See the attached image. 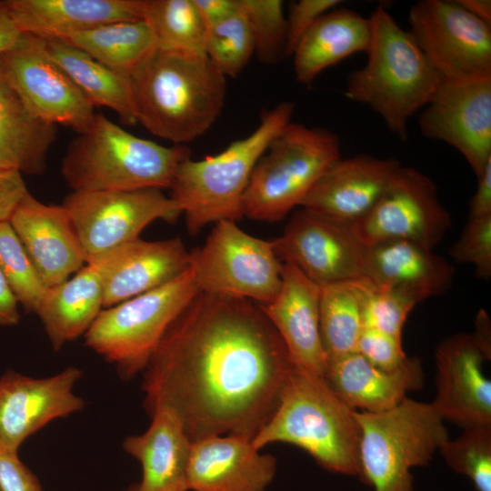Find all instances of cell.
<instances>
[{"label":"cell","mask_w":491,"mask_h":491,"mask_svg":"<svg viewBox=\"0 0 491 491\" xmlns=\"http://www.w3.org/2000/svg\"><path fill=\"white\" fill-rule=\"evenodd\" d=\"M450 256L456 262L473 264L476 276L488 280L491 276V215L470 218L450 249Z\"/></svg>","instance_id":"obj_40"},{"label":"cell","mask_w":491,"mask_h":491,"mask_svg":"<svg viewBox=\"0 0 491 491\" xmlns=\"http://www.w3.org/2000/svg\"><path fill=\"white\" fill-rule=\"evenodd\" d=\"M35 38L43 53L73 80L95 106L113 110L125 125L137 123L130 76L111 70L62 40Z\"/></svg>","instance_id":"obj_31"},{"label":"cell","mask_w":491,"mask_h":491,"mask_svg":"<svg viewBox=\"0 0 491 491\" xmlns=\"http://www.w3.org/2000/svg\"><path fill=\"white\" fill-rule=\"evenodd\" d=\"M193 2L206 28L226 19L240 7L239 0H193Z\"/></svg>","instance_id":"obj_45"},{"label":"cell","mask_w":491,"mask_h":491,"mask_svg":"<svg viewBox=\"0 0 491 491\" xmlns=\"http://www.w3.org/2000/svg\"><path fill=\"white\" fill-rule=\"evenodd\" d=\"M24 36L25 34L18 28L10 14L6 1H0V54L15 47Z\"/></svg>","instance_id":"obj_47"},{"label":"cell","mask_w":491,"mask_h":491,"mask_svg":"<svg viewBox=\"0 0 491 491\" xmlns=\"http://www.w3.org/2000/svg\"><path fill=\"white\" fill-rule=\"evenodd\" d=\"M147 429L128 436L124 450L142 468L138 491H188L187 466L192 441L178 416L161 407L150 415Z\"/></svg>","instance_id":"obj_27"},{"label":"cell","mask_w":491,"mask_h":491,"mask_svg":"<svg viewBox=\"0 0 491 491\" xmlns=\"http://www.w3.org/2000/svg\"><path fill=\"white\" fill-rule=\"evenodd\" d=\"M463 429L457 438L444 441L438 451L454 472L470 479L476 491H491V425Z\"/></svg>","instance_id":"obj_37"},{"label":"cell","mask_w":491,"mask_h":491,"mask_svg":"<svg viewBox=\"0 0 491 491\" xmlns=\"http://www.w3.org/2000/svg\"><path fill=\"white\" fill-rule=\"evenodd\" d=\"M407 20L408 32L444 80L491 76V26L456 0H420Z\"/></svg>","instance_id":"obj_12"},{"label":"cell","mask_w":491,"mask_h":491,"mask_svg":"<svg viewBox=\"0 0 491 491\" xmlns=\"http://www.w3.org/2000/svg\"><path fill=\"white\" fill-rule=\"evenodd\" d=\"M484 354L490 359V321L487 314L480 310L476 320V332L472 334Z\"/></svg>","instance_id":"obj_49"},{"label":"cell","mask_w":491,"mask_h":491,"mask_svg":"<svg viewBox=\"0 0 491 491\" xmlns=\"http://www.w3.org/2000/svg\"><path fill=\"white\" fill-rule=\"evenodd\" d=\"M363 329L356 279L321 286L320 334L326 360L356 352Z\"/></svg>","instance_id":"obj_33"},{"label":"cell","mask_w":491,"mask_h":491,"mask_svg":"<svg viewBox=\"0 0 491 491\" xmlns=\"http://www.w3.org/2000/svg\"><path fill=\"white\" fill-rule=\"evenodd\" d=\"M188 263L189 252L181 238L138 237L89 264L100 275L106 308L170 282L187 269Z\"/></svg>","instance_id":"obj_20"},{"label":"cell","mask_w":491,"mask_h":491,"mask_svg":"<svg viewBox=\"0 0 491 491\" xmlns=\"http://www.w3.org/2000/svg\"><path fill=\"white\" fill-rule=\"evenodd\" d=\"M0 491H43L36 476L18 453L0 450Z\"/></svg>","instance_id":"obj_43"},{"label":"cell","mask_w":491,"mask_h":491,"mask_svg":"<svg viewBox=\"0 0 491 491\" xmlns=\"http://www.w3.org/2000/svg\"><path fill=\"white\" fill-rule=\"evenodd\" d=\"M28 193L20 172L0 168V224L9 223L16 207Z\"/></svg>","instance_id":"obj_44"},{"label":"cell","mask_w":491,"mask_h":491,"mask_svg":"<svg viewBox=\"0 0 491 491\" xmlns=\"http://www.w3.org/2000/svg\"><path fill=\"white\" fill-rule=\"evenodd\" d=\"M295 107L292 102H282L263 113L254 132L221 153L195 161L189 156L178 165L169 196L185 215L190 235L211 223L243 217V196L254 167L270 142L291 123Z\"/></svg>","instance_id":"obj_5"},{"label":"cell","mask_w":491,"mask_h":491,"mask_svg":"<svg viewBox=\"0 0 491 491\" xmlns=\"http://www.w3.org/2000/svg\"><path fill=\"white\" fill-rule=\"evenodd\" d=\"M198 292L187 267L155 289L104 308L85 334V345L129 380L144 371L168 326Z\"/></svg>","instance_id":"obj_9"},{"label":"cell","mask_w":491,"mask_h":491,"mask_svg":"<svg viewBox=\"0 0 491 491\" xmlns=\"http://www.w3.org/2000/svg\"><path fill=\"white\" fill-rule=\"evenodd\" d=\"M400 166L394 158L366 154L340 157L318 178L300 207L352 225L372 210Z\"/></svg>","instance_id":"obj_19"},{"label":"cell","mask_w":491,"mask_h":491,"mask_svg":"<svg viewBox=\"0 0 491 491\" xmlns=\"http://www.w3.org/2000/svg\"><path fill=\"white\" fill-rule=\"evenodd\" d=\"M188 268L199 292L271 303L282 286L283 263L273 241L255 237L234 221L215 223L205 243L189 252Z\"/></svg>","instance_id":"obj_10"},{"label":"cell","mask_w":491,"mask_h":491,"mask_svg":"<svg viewBox=\"0 0 491 491\" xmlns=\"http://www.w3.org/2000/svg\"><path fill=\"white\" fill-rule=\"evenodd\" d=\"M0 269L18 304L35 314L49 287L9 223L0 224Z\"/></svg>","instance_id":"obj_35"},{"label":"cell","mask_w":491,"mask_h":491,"mask_svg":"<svg viewBox=\"0 0 491 491\" xmlns=\"http://www.w3.org/2000/svg\"><path fill=\"white\" fill-rule=\"evenodd\" d=\"M341 157L339 137L322 127L289 123L270 142L243 196V216L282 220L301 204L323 173Z\"/></svg>","instance_id":"obj_8"},{"label":"cell","mask_w":491,"mask_h":491,"mask_svg":"<svg viewBox=\"0 0 491 491\" xmlns=\"http://www.w3.org/2000/svg\"><path fill=\"white\" fill-rule=\"evenodd\" d=\"M341 3L340 0H300L291 4L286 17L285 55H292L302 37L318 18Z\"/></svg>","instance_id":"obj_42"},{"label":"cell","mask_w":491,"mask_h":491,"mask_svg":"<svg viewBox=\"0 0 491 491\" xmlns=\"http://www.w3.org/2000/svg\"><path fill=\"white\" fill-rule=\"evenodd\" d=\"M62 41L130 77L157 48L153 32L144 19L105 24Z\"/></svg>","instance_id":"obj_32"},{"label":"cell","mask_w":491,"mask_h":491,"mask_svg":"<svg viewBox=\"0 0 491 491\" xmlns=\"http://www.w3.org/2000/svg\"><path fill=\"white\" fill-rule=\"evenodd\" d=\"M0 73L38 118L77 134L88 130L95 105L73 80L25 34L12 49L0 54Z\"/></svg>","instance_id":"obj_14"},{"label":"cell","mask_w":491,"mask_h":491,"mask_svg":"<svg viewBox=\"0 0 491 491\" xmlns=\"http://www.w3.org/2000/svg\"><path fill=\"white\" fill-rule=\"evenodd\" d=\"M104 309L100 275L85 264L65 282L49 287L35 315L54 350L84 336Z\"/></svg>","instance_id":"obj_29"},{"label":"cell","mask_w":491,"mask_h":491,"mask_svg":"<svg viewBox=\"0 0 491 491\" xmlns=\"http://www.w3.org/2000/svg\"><path fill=\"white\" fill-rule=\"evenodd\" d=\"M205 54L225 77L236 76L248 64L255 41L241 5L235 14L206 28Z\"/></svg>","instance_id":"obj_36"},{"label":"cell","mask_w":491,"mask_h":491,"mask_svg":"<svg viewBox=\"0 0 491 491\" xmlns=\"http://www.w3.org/2000/svg\"><path fill=\"white\" fill-rule=\"evenodd\" d=\"M18 302L0 269V326H12L19 323Z\"/></svg>","instance_id":"obj_48"},{"label":"cell","mask_w":491,"mask_h":491,"mask_svg":"<svg viewBox=\"0 0 491 491\" xmlns=\"http://www.w3.org/2000/svg\"><path fill=\"white\" fill-rule=\"evenodd\" d=\"M57 126L36 117L0 73V168L40 175Z\"/></svg>","instance_id":"obj_30"},{"label":"cell","mask_w":491,"mask_h":491,"mask_svg":"<svg viewBox=\"0 0 491 491\" xmlns=\"http://www.w3.org/2000/svg\"><path fill=\"white\" fill-rule=\"evenodd\" d=\"M356 352L374 366L386 372L398 370L409 359L403 350L401 338L368 328L362 330Z\"/></svg>","instance_id":"obj_41"},{"label":"cell","mask_w":491,"mask_h":491,"mask_svg":"<svg viewBox=\"0 0 491 491\" xmlns=\"http://www.w3.org/2000/svg\"><path fill=\"white\" fill-rule=\"evenodd\" d=\"M364 328L402 339L408 314L416 305L402 294L378 286L366 277L356 279Z\"/></svg>","instance_id":"obj_38"},{"label":"cell","mask_w":491,"mask_h":491,"mask_svg":"<svg viewBox=\"0 0 491 491\" xmlns=\"http://www.w3.org/2000/svg\"><path fill=\"white\" fill-rule=\"evenodd\" d=\"M477 178V188L470 201V218L491 215V161Z\"/></svg>","instance_id":"obj_46"},{"label":"cell","mask_w":491,"mask_h":491,"mask_svg":"<svg viewBox=\"0 0 491 491\" xmlns=\"http://www.w3.org/2000/svg\"><path fill=\"white\" fill-rule=\"evenodd\" d=\"M82 372L76 366L45 377L8 371L0 377V450L18 453L20 446L52 421L82 410L74 392Z\"/></svg>","instance_id":"obj_17"},{"label":"cell","mask_w":491,"mask_h":491,"mask_svg":"<svg viewBox=\"0 0 491 491\" xmlns=\"http://www.w3.org/2000/svg\"><path fill=\"white\" fill-rule=\"evenodd\" d=\"M142 19L157 48L206 55V27L193 0H144Z\"/></svg>","instance_id":"obj_34"},{"label":"cell","mask_w":491,"mask_h":491,"mask_svg":"<svg viewBox=\"0 0 491 491\" xmlns=\"http://www.w3.org/2000/svg\"><path fill=\"white\" fill-rule=\"evenodd\" d=\"M276 470V457L261 453L252 439L209 436L192 442L188 491H266Z\"/></svg>","instance_id":"obj_22"},{"label":"cell","mask_w":491,"mask_h":491,"mask_svg":"<svg viewBox=\"0 0 491 491\" xmlns=\"http://www.w3.org/2000/svg\"><path fill=\"white\" fill-rule=\"evenodd\" d=\"M125 491H138L137 483L128 486Z\"/></svg>","instance_id":"obj_51"},{"label":"cell","mask_w":491,"mask_h":491,"mask_svg":"<svg viewBox=\"0 0 491 491\" xmlns=\"http://www.w3.org/2000/svg\"><path fill=\"white\" fill-rule=\"evenodd\" d=\"M369 20L367 61L348 75L344 95L369 107L406 141L409 119L430 102L444 79L385 6L378 5Z\"/></svg>","instance_id":"obj_3"},{"label":"cell","mask_w":491,"mask_h":491,"mask_svg":"<svg viewBox=\"0 0 491 491\" xmlns=\"http://www.w3.org/2000/svg\"><path fill=\"white\" fill-rule=\"evenodd\" d=\"M450 225L434 182L422 172L401 165L372 210L351 227L365 246L408 240L432 250Z\"/></svg>","instance_id":"obj_13"},{"label":"cell","mask_w":491,"mask_h":491,"mask_svg":"<svg viewBox=\"0 0 491 491\" xmlns=\"http://www.w3.org/2000/svg\"><path fill=\"white\" fill-rule=\"evenodd\" d=\"M453 276L446 260L412 241L389 240L365 249L364 277L416 304L445 293Z\"/></svg>","instance_id":"obj_24"},{"label":"cell","mask_w":491,"mask_h":491,"mask_svg":"<svg viewBox=\"0 0 491 491\" xmlns=\"http://www.w3.org/2000/svg\"><path fill=\"white\" fill-rule=\"evenodd\" d=\"M6 3L22 33L63 40L105 24L140 20L144 0H6Z\"/></svg>","instance_id":"obj_26"},{"label":"cell","mask_w":491,"mask_h":491,"mask_svg":"<svg viewBox=\"0 0 491 491\" xmlns=\"http://www.w3.org/2000/svg\"><path fill=\"white\" fill-rule=\"evenodd\" d=\"M468 13L491 26L490 0H456Z\"/></svg>","instance_id":"obj_50"},{"label":"cell","mask_w":491,"mask_h":491,"mask_svg":"<svg viewBox=\"0 0 491 491\" xmlns=\"http://www.w3.org/2000/svg\"><path fill=\"white\" fill-rule=\"evenodd\" d=\"M273 241L276 256L325 286L364 276L366 246L351 225L301 207Z\"/></svg>","instance_id":"obj_15"},{"label":"cell","mask_w":491,"mask_h":491,"mask_svg":"<svg viewBox=\"0 0 491 491\" xmlns=\"http://www.w3.org/2000/svg\"><path fill=\"white\" fill-rule=\"evenodd\" d=\"M250 25L255 54L258 60L272 64L285 55L286 17L280 0H240Z\"/></svg>","instance_id":"obj_39"},{"label":"cell","mask_w":491,"mask_h":491,"mask_svg":"<svg viewBox=\"0 0 491 491\" xmlns=\"http://www.w3.org/2000/svg\"><path fill=\"white\" fill-rule=\"evenodd\" d=\"M323 378L349 407L364 412L388 410L424 384L421 362L416 357L409 358L396 371L386 372L356 352L328 358Z\"/></svg>","instance_id":"obj_25"},{"label":"cell","mask_w":491,"mask_h":491,"mask_svg":"<svg viewBox=\"0 0 491 491\" xmlns=\"http://www.w3.org/2000/svg\"><path fill=\"white\" fill-rule=\"evenodd\" d=\"M189 156L183 145L164 146L138 137L96 113L88 130L69 143L61 174L72 191L162 190Z\"/></svg>","instance_id":"obj_6"},{"label":"cell","mask_w":491,"mask_h":491,"mask_svg":"<svg viewBox=\"0 0 491 491\" xmlns=\"http://www.w3.org/2000/svg\"><path fill=\"white\" fill-rule=\"evenodd\" d=\"M225 78L206 55L156 48L131 75L136 121L160 138L190 143L221 114Z\"/></svg>","instance_id":"obj_2"},{"label":"cell","mask_w":491,"mask_h":491,"mask_svg":"<svg viewBox=\"0 0 491 491\" xmlns=\"http://www.w3.org/2000/svg\"><path fill=\"white\" fill-rule=\"evenodd\" d=\"M418 124L424 136L456 148L480 176L491 161V76L443 80Z\"/></svg>","instance_id":"obj_16"},{"label":"cell","mask_w":491,"mask_h":491,"mask_svg":"<svg viewBox=\"0 0 491 491\" xmlns=\"http://www.w3.org/2000/svg\"><path fill=\"white\" fill-rule=\"evenodd\" d=\"M9 224L48 287L65 282L85 265L76 230L62 205L44 204L28 193Z\"/></svg>","instance_id":"obj_21"},{"label":"cell","mask_w":491,"mask_h":491,"mask_svg":"<svg viewBox=\"0 0 491 491\" xmlns=\"http://www.w3.org/2000/svg\"><path fill=\"white\" fill-rule=\"evenodd\" d=\"M62 205L79 237L85 264L139 237L152 222L174 223L179 205L156 188L72 191Z\"/></svg>","instance_id":"obj_11"},{"label":"cell","mask_w":491,"mask_h":491,"mask_svg":"<svg viewBox=\"0 0 491 491\" xmlns=\"http://www.w3.org/2000/svg\"><path fill=\"white\" fill-rule=\"evenodd\" d=\"M349 407L322 376L296 366L284 383L278 404L253 446L274 443L300 447L324 469L360 476V427Z\"/></svg>","instance_id":"obj_4"},{"label":"cell","mask_w":491,"mask_h":491,"mask_svg":"<svg viewBox=\"0 0 491 491\" xmlns=\"http://www.w3.org/2000/svg\"><path fill=\"white\" fill-rule=\"evenodd\" d=\"M360 427L359 478L374 491H413L411 469L428 466L449 438L431 403L406 397L381 412L355 411Z\"/></svg>","instance_id":"obj_7"},{"label":"cell","mask_w":491,"mask_h":491,"mask_svg":"<svg viewBox=\"0 0 491 491\" xmlns=\"http://www.w3.org/2000/svg\"><path fill=\"white\" fill-rule=\"evenodd\" d=\"M371 40L369 17L334 8L302 37L292 55L297 82L309 85L325 69L356 53H366Z\"/></svg>","instance_id":"obj_28"},{"label":"cell","mask_w":491,"mask_h":491,"mask_svg":"<svg viewBox=\"0 0 491 491\" xmlns=\"http://www.w3.org/2000/svg\"><path fill=\"white\" fill-rule=\"evenodd\" d=\"M293 366L258 304L198 292L142 372L144 406L149 416L173 410L192 442L225 435L253 439Z\"/></svg>","instance_id":"obj_1"},{"label":"cell","mask_w":491,"mask_h":491,"mask_svg":"<svg viewBox=\"0 0 491 491\" xmlns=\"http://www.w3.org/2000/svg\"><path fill=\"white\" fill-rule=\"evenodd\" d=\"M321 286L292 264H283L277 296L260 306L281 337L294 366L324 376L326 356L320 334Z\"/></svg>","instance_id":"obj_23"},{"label":"cell","mask_w":491,"mask_h":491,"mask_svg":"<svg viewBox=\"0 0 491 491\" xmlns=\"http://www.w3.org/2000/svg\"><path fill=\"white\" fill-rule=\"evenodd\" d=\"M435 358L436 397L431 405L440 417L463 428L491 425V382L483 372L488 358L473 335L446 338Z\"/></svg>","instance_id":"obj_18"}]
</instances>
